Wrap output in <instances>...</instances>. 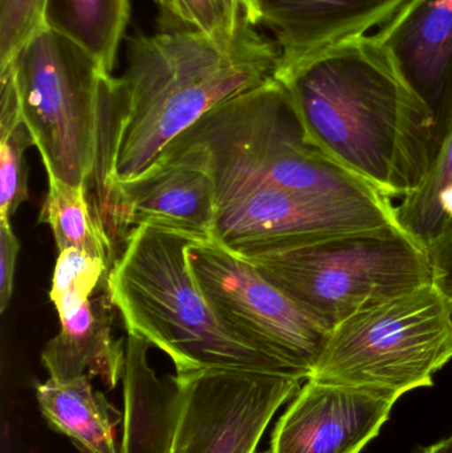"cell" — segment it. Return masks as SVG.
Masks as SVG:
<instances>
[{
  "label": "cell",
  "mask_w": 452,
  "mask_h": 453,
  "mask_svg": "<svg viewBox=\"0 0 452 453\" xmlns=\"http://www.w3.org/2000/svg\"><path fill=\"white\" fill-rule=\"evenodd\" d=\"M130 0H45L42 23L84 50L106 73L116 65Z\"/></svg>",
  "instance_id": "e0dca14e"
},
{
  "label": "cell",
  "mask_w": 452,
  "mask_h": 453,
  "mask_svg": "<svg viewBox=\"0 0 452 453\" xmlns=\"http://www.w3.org/2000/svg\"><path fill=\"white\" fill-rule=\"evenodd\" d=\"M161 31H195L217 39L235 36L241 23L239 0H153Z\"/></svg>",
  "instance_id": "ffe728a7"
},
{
  "label": "cell",
  "mask_w": 452,
  "mask_h": 453,
  "mask_svg": "<svg viewBox=\"0 0 452 453\" xmlns=\"http://www.w3.org/2000/svg\"><path fill=\"white\" fill-rule=\"evenodd\" d=\"M400 226L425 250L452 219V111L441 127L429 174L395 206Z\"/></svg>",
  "instance_id": "d6986e66"
},
{
  "label": "cell",
  "mask_w": 452,
  "mask_h": 453,
  "mask_svg": "<svg viewBox=\"0 0 452 453\" xmlns=\"http://www.w3.org/2000/svg\"><path fill=\"white\" fill-rule=\"evenodd\" d=\"M126 58L109 150L111 188L150 169L207 111L273 79L280 55L241 15L230 40L195 31L133 35Z\"/></svg>",
  "instance_id": "7a4b0ae2"
},
{
  "label": "cell",
  "mask_w": 452,
  "mask_h": 453,
  "mask_svg": "<svg viewBox=\"0 0 452 453\" xmlns=\"http://www.w3.org/2000/svg\"><path fill=\"white\" fill-rule=\"evenodd\" d=\"M162 156L188 157L203 165L214 182L217 210L239 191L257 186L320 196H384L310 140L291 93L275 77L207 111Z\"/></svg>",
  "instance_id": "5b68a950"
},
{
  "label": "cell",
  "mask_w": 452,
  "mask_h": 453,
  "mask_svg": "<svg viewBox=\"0 0 452 453\" xmlns=\"http://www.w3.org/2000/svg\"><path fill=\"white\" fill-rule=\"evenodd\" d=\"M395 223V206L385 196H320L257 186L218 206L211 240L249 257Z\"/></svg>",
  "instance_id": "30bf717a"
},
{
  "label": "cell",
  "mask_w": 452,
  "mask_h": 453,
  "mask_svg": "<svg viewBox=\"0 0 452 453\" xmlns=\"http://www.w3.org/2000/svg\"><path fill=\"white\" fill-rule=\"evenodd\" d=\"M400 395L371 386L307 380L273 428L268 453H360Z\"/></svg>",
  "instance_id": "8fae6325"
},
{
  "label": "cell",
  "mask_w": 452,
  "mask_h": 453,
  "mask_svg": "<svg viewBox=\"0 0 452 453\" xmlns=\"http://www.w3.org/2000/svg\"><path fill=\"white\" fill-rule=\"evenodd\" d=\"M244 258L328 333L364 309L433 282L426 250L398 223Z\"/></svg>",
  "instance_id": "52a82bcc"
},
{
  "label": "cell",
  "mask_w": 452,
  "mask_h": 453,
  "mask_svg": "<svg viewBox=\"0 0 452 453\" xmlns=\"http://www.w3.org/2000/svg\"><path fill=\"white\" fill-rule=\"evenodd\" d=\"M119 242L148 226L211 239L217 218L215 186L203 165L188 157H159L142 175L114 185Z\"/></svg>",
  "instance_id": "7c38bea8"
},
{
  "label": "cell",
  "mask_w": 452,
  "mask_h": 453,
  "mask_svg": "<svg viewBox=\"0 0 452 453\" xmlns=\"http://www.w3.org/2000/svg\"><path fill=\"white\" fill-rule=\"evenodd\" d=\"M310 140L385 198L426 180L437 119L374 35L332 45L276 74Z\"/></svg>",
  "instance_id": "6da1fadb"
},
{
  "label": "cell",
  "mask_w": 452,
  "mask_h": 453,
  "mask_svg": "<svg viewBox=\"0 0 452 453\" xmlns=\"http://www.w3.org/2000/svg\"><path fill=\"white\" fill-rule=\"evenodd\" d=\"M111 268L103 258L69 248L58 252L50 297L56 311L92 297L108 284Z\"/></svg>",
  "instance_id": "44dd1931"
},
{
  "label": "cell",
  "mask_w": 452,
  "mask_h": 453,
  "mask_svg": "<svg viewBox=\"0 0 452 453\" xmlns=\"http://www.w3.org/2000/svg\"><path fill=\"white\" fill-rule=\"evenodd\" d=\"M20 242L11 228V222H0V311L4 313L13 295L16 261Z\"/></svg>",
  "instance_id": "d4e9b609"
},
{
  "label": "cell",
  "mask_w": 452,
  "mask_h": 453,
  "mask_svg": "<svg viewBox=\"0 0 452 453\" xmlns=\"http://www.w3.org/2000/svg\"><path fill=\"white\" fill-rule=\"evenodd\" d=\"M241 5V12L246 16L249 23L255 27L260 26L262 21V8H260V0H239Z\"/></svg>",
  "instance_id": "484cf974"
},
{
  "label": "cell",
  "mask_w": 452,
  "mask_h": 453,
  "mask_svg": "<svg viewBox=\"0 0 452 453\" xmlns=\"http://www.w3.org/2000/svg\"><path fill=\"white\" fill-rule=\"evenodd\" d=\"M127 333L119 453H257L276 411L303 380L207 370L161 375Z\"/></svg>",
  "instance_id": "3957f363"
},
{
  "label": "cell",
  "mask_w": 452,
  "mask_h": 453,
  "mask_svg": "<svg viewBox=\"0 0 452 453\" xmlns=\"http://www.w3.org/2000/svg\"><path fill=\"white\" fill-rule=\"evenodd\" d=\"M11 63L19 100L47 175L87 183L96 217L116 229L109 150L119 79L57 32L42 27ZM10 64V63H8Z\"/></svg>",
  "instance_id": "8992f818"
},
{
  "label": "cell",
  "mask_w": 452,
  "mask_h": 453,
  "mask_svg": "<svg viewBox=\"0 0 452 453\" xmlns=\"http://www.w3.org/2000/svg\"><path fill=\"white\" fill-rule=\"evenodd\" d=\"M408 2L260 0V26L272 32L280 55L276 74L332 45L381 28Z\"/></svg>",
  "instance_id": "5bb4252c"
},
{
  "label": "cell",
  "mask_w": 452,
  "mask_h": 453,
  "mask_svg": "<svg viewBox=\"0 0 452 453\" xmlns=\"http://www.w3.org/2000/svg\"><path fill=\"white\" fill-rule=\"evenodd\" d=\"M196 287L217 319L247 345L312 374L329 333L257 266L214 240L186 248Z\"/></svg>",
  "instance_id": "9c48e42d"
},
{
  "label": "cell",
  "mask_w": 452,
  "mask_h": 453,
  "mask_svg": "<svg viewBox=\"0 0 452 453\" xmlns=\"http://www.w3.org/2000/svg\"><path fill=\"white\" fill-rule=\"evenodd\" d=\"M374 36L430 106L440 134L452 111V0H409Z\"/></svg>",
  "instance_id": "4fadbf2b"
},
{
  "label": "cell",
  "mask_w": 452,
  "mask_h": 453,
  "mask_svg": "<svg viewBox=\"0 0 452 453\" xmlns=\"http://www.w3.org/2000/svg\"><path fill=\"white\" fill-rule=\"evenodd\" d=\"M36 146L26 121L0 135V222H11L23 202L28 201L27 149Z\"/></svg>",
  "instance_id": "7402d4cb"
},
{
  "label": "cell",
  "mask_w": 452,
  "mask_h": 453,
  "mask_svg": "<svg viewBox=\"0 0 452 453\" xmlns=\"http://www.w3.org/2000/svg\"><path fill=\"white\" fill-rule=\"evenodd\" d=\"M448 314H450V322L452 327V297L448 298Z\"/></svg>",
  "instance_id": "83f0119b"
},
{
  "label": "cell",
  "mask_w": 452,
  "mask_h": 453,
  "mask_svg": "<svg viewBox=\"0 0 452 453\" xmlns=\"http://www.w3.org/2000/svg\"><path fill=\"white\" fill-rule=\"evenodd\" d=\"M452 359L448 298L433 282L353 314L329 333L308 380L403 395Z\"/></svg>",
  "instance_id": "ba28073f"
},
{
  "label": "cell",
  "mask_w": 452,
  "mask_h": 453,
  "mask_svg": "<svg viewBox=\"0 0 452 453\" xmlns=\"http://www.w3.org/2000/svg\"><path fill=\"white\" fill-rule=\"evenodd\" d=\"M108 284L92 297L57 311L61 329L42 351V364L50 378L68 382L81 375L98 377L113 390L125 372L122 340L111 335L113 308Z\"/></svg>",
  "instance_id": "9a60e30c"
},
{
  "label": "cell",
  "mask_w": 452,
  "mask_h": 453,
  "mask_svg": "<svg viewBox=\"0 0 452 453\" xmlns=\"http://www.w3.org/2000/svg\"><path fill=\"white\" fill-rule=\"evenodd\" d=\"M39 223L50 226L58 252L76 248L103 258L113 269L116 245L96 217L87 183L74 186L48 175V193Z\"/></svg>",
  "instance_id": "ac0fdd59"
},
{
  "label": "cell",
  "mask_w": 452,
  "mask_h": 453,
  "mask_svg": "<svg viewBox=\"0 0 452 453\" xmlns=\"http://www.w3.org/2000/svg\"><path fill=\"white\" fill-rule=\"evenodd\" d=\"M90 378L85 374L68 382L50 378L37 383L40 411L52 430L68 436L82 453H119L116 428L124 412L93 388Z\"/></svg>",
  "instance_id": "2e32d148"
},
{
  "label": "cell",
  "mask_w": 452,
  "mask_h": 453,
  "mask_svg": "<svg viewBox=\"0 0 452 453\" xmlns=\"http://www.w3.org/2000/svg\"><path fill=\"white\" fill-rule=\"evenodd\" d=\"M417 453H452V436L445 441H438L433 446L425 447Z\"/></svg>",
  "instance_id": "4316f807"
},
{
  "label": "cell",
  "mask_w": 452,
  "mask_h": 453,
  "mask_svg": "<svg viewBox=\"0 0 452 453\" xmlns=\"http://www.w3.org/2000/svg\"><path fill=\"white\" fill-rule=\"evenodd\" d=\"M45 0H0V66L7 65L44 27Z\"/></svg>",
  "instance_id": "603a6c76"
},
{
  "label": "cell",
  "mask_w": 452,
  "mask_h": 453,
  "mask_svg": "<svg viewBox=\"0 0 452 453\" xmlns=\"http://www.w3.org/2000/svg\"><path fill=\"white\" fill-rule=\"evenodd\" d=\"M195 237L140 226L109 274V293L129 334L164 351L177 374L227 370L307 380L310 375L239 340L196 287L186 248Z\"/></svg>",
  "instance_id": "277c9868"
},
{
  "label": "cell",
  "mask_w": 452,
  "mask_h": 453,
  "mask_svg": "<svg viewBox=\"0 0 452 453\" xmlns=\"http://www.w3.org/2000/svg\"><path fill=\"white\" fill-rule=\"evenodd\" d=\"M432 281L448 298L452 297V219L426 248Z\"/></svg>",
  "instance_id": "cb8c5ba5"
}]
</instances>
